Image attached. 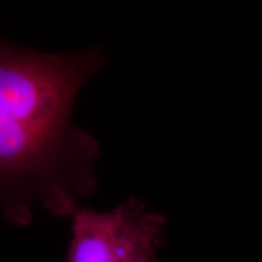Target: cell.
Returning <instances> with one entry per match:
<instances>
[{
    "instance_id": "1",
    "label": "cell",
    "mask_w": 262,
    "mask_h": 262,
    "mask_svg": "<svg viewBox=\"0 0 262 262\" xmlns=\"http://www.w3.org/2000/svg\"><path fill=\"white\" fill-rule=\"evenodd\" d=\"M104 63L101 48L45 54L2 41L0 202L10 224L27 225L33 205L71 217L96 189L100 146L72 116Z\"/></svg>"
},
{
    "instance_id": "2",
    "label": "cell",
    "mask_w": 262,
    "mask_h": 262,
    "mask_svg": "<svg viewBox=\"0 0 262 262\" xmlns=\"http://www.w3.org/2000/svg\"><path fill=\"white\" fill-rule=\"evenodd\" d=\"M67 262H157L166 219L141 199L107 211L78 208L71 216Z\"/></svg>"
}]
</instances>
